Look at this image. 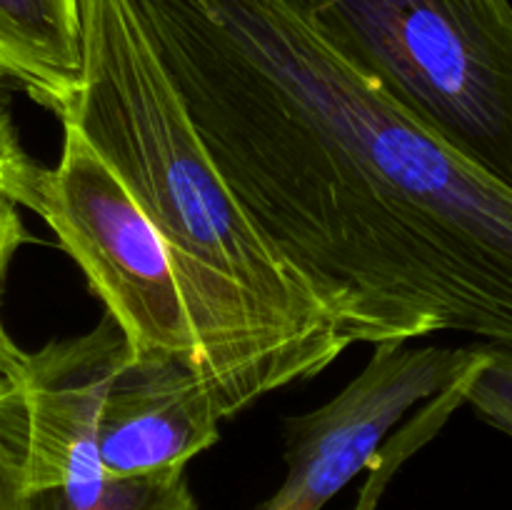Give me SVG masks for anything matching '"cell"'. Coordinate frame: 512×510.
<instances>
[{
  "instance_id": "cell-7",
  "label": "cell",
  "mask_w": 512,
  "mask_h": 510,
  "mask_svg": "<svg viewBox=\"0 0 512 510\" xmlns=\"http://www.w3.org/2000/svg\"><path fill=\"white\" fill-rule=\"evenodd\" d=\"M223 413L203 370L175 355L128 358L105 390L98 453L105 473L148 475L185 468L220 438Z\"/></svg>"
},
{
  "instance_id": "cell-8",
  "label": "cell",
  "mask_w": 512,
  "mask_h": 510,
  "mask_svg": "<svg viewBox=\"0 0 512 510\" xmlns=\"http://www.w3.org/2000/svg\"><path fill=\"white\" fill-rule=\"evenodd\" d=\"M83 68L80 0H0V80L63 115Z\"/></svg>"
},
{
  "instance_id": "cell-13",
  "label": "cell",
  "mask_w": 512,
  "mask_h": 510,
  "mask_svg": "<svg viewBox=\"0 0 512 510\" xmlns=\"http://www.w3.org/2000/svg\"><path fill=\"white\" fill-rule=\"evenodd\" d=\"M33 168L35 160L25 153L13 115L0 98V203H15L20 208Z\"/></svg>"
},
{
  "instance_id": "cell-11",
  "label": "cell",
  "mask_w": 512,
  "mask_h": 510,
  "mask_svg": "<svg viewBox=\"0 0 512 510\" xmlns=\"http://www.w3.org/2000/svg\"><path fill=\"white\" fill-rule=\"evenodd\" d=\"M465 403L483 423L512 440V350L485 343V360L475 370Z\"/></svg>"
},
{
  "instance_id": "cell-2",
  "label": "cell",
  "mask_w": 512,
  "mask_h": 510,
  "mask_svg": "<svg viewBox=\"0 0 512 510\" xmlns=\"http://www.w3.org/2000/svg\"><path fill=\"white\" fill-rule=\"evenodd\" d=\"M68 123L118 173L168 250L203 375L225 418L340 358L348 340L205 150L125 0H80Z\"/></svg>"
},
{
  "instance_id": "cell-6",
  "label": "cell",
  "mask_w": 512,
  "mask_h": 510,
  "mask_svg": "<svg viewBox=\"0 0 512 510\" xmlns=\"http://www.w3.org/2000/svg\"><path fill=\"white\" fill-rule=\"evenodd\" d=\"M130 348L118 323L103 313L93 330L53 340L13 375L25 413V488L105 473L98 423L105 390Z\"/></svg>"
},
{
  "instance_id": "cell-12",
  "label": "cell",
  "mask_w": 512,
  "mask_h": 510,
  "mask_svg": "<svg viewBox=\"0 0 512 510\" xmlns=\"http://www.w3.org/2000/svg\"><path fill=\"white\" fill-rule=\"evenodd\" d=\"M28 240V230H25L23 218L18 215V205L15 203H0V375L13 378L25 363V350L15 345L3 323V285L5 275H8L10 263H13L15 253L20 245Z\"/></svg>"
},
{
  "instance_id": "cell-1",
  "label": "cell",
  "mask_w": 512,
  "mask_h": 510,
  "mask_svg": "<svg viewBox=\"0 0 512 510\" xmlns=\"http://www.w3.org/2000/svg\"><path fill=\"white\" fill-rule=\"evenodd\" d=\"M205 150L353 343L512 350V188L350 63L305 0H125Z\"/></svg>"
},
{
  "instance_id": "cell-4",
  "label": "cell",
  "mask_w": 512,
  "mask_h": 510,
  "mask_svg": "<svg viewBox=\"0 0 512 510\" xmlns=\"http://www.w3.org/2000/svg\"><path fill=\"white\" fill-rule=\"evenodd\" d=\"M20 208L33 210L53 230L135 358L175 355L203 370L163 240L118 173L73 125L63 123L58 165L35 163Z\"/></svg>"
},
{
  "instance_id": "cell-9",
  "label": "cell",
  "mask_w": 512,
  "mask_h": 510,
  "mask_svg": "<svg viewBox=\"0 0 512 510\" xmlns=\"http://www.w3.org/2000/svg\"><path fill=\"white\" fill-rule=\"evenodd\" d=\"M23 510H198L185 468L110 475L25 488Z\"/></svg>"
},
{
  "instance_id": "cell-10",
  "label": "cell",
  "mask_w": 512,
  "mask_h": 510,
  "mask_svg": "<svg viewBox=\"0 0 512 510\" xmlns=\"http://www.w3.org/2000/svg\"><path fill=\"white\" fill-rule=\"evenodd\" d=\"M25 413L18 388L0 375V510H23Z\"/></svg>"
},
{
  "instance_id": "cell-5",
  "label": "cell",
  "mask_w": 512,
  "mask_h": 510,
  "mask_svg": "<svg viewBox=\"0 0 512 510\" xmlns=\"http://www.w3.org/2000/svg\"><path fill=\"white\" fill-rule=\"evenodd\" d=\"M485 345L413 348L378 343L373 358L333 400L285 423L283 485L255 510H323L355 475L375 465L390 430L433 400L480 358Z\"/></svg>"
},
{
  "instance_id": "cell-3",
  "label": "cell",
  "mask_w": 512,
  "mask_h": 510,
  "mask_svg": "<svg viewBox=\"0 0 512 510\" xmlns=\"http://www.w3.org/2000/svg\"><path fill=\"white\" fill-rule=\"evenodd\" d=\"M335 48L450 150L512 188L510 0H305Z\"/></svg>"
}]
</instances>
